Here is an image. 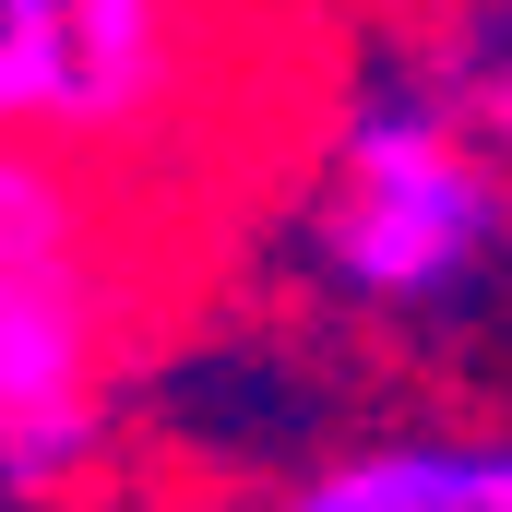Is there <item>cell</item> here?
Listing matches in <instances>:
<instances>
[{
  "label": "cell",
  "instance_id": "obj_5",
  "mask_svg": "<svg viewBox=\"0 0 512 512\" xmlns=\"http://www.w3.org/2000/svg\"><path fill=\"white\" fill-rule=\"evenodd\" d=\"M441 96H453V120L512 167V36H489L477 60H453V72H441Z\"/></svg>",
  "mask_w": 512,
  "mask_h": 512
},
{
  "label": "cell",
  "instance_id": "obj_3",
  "mask_svg": "<svg viewBox=\"0 0 512 512\" xmlns=\"http://www.w3.org/2000/svg\"><path fill=\"white\" fill-rule=\"evenodd\" d=\"M120 441V286L96 251L0 262V489L72 501Z\"/></svg>",
  "mask_w": 512,
  "mask_h": 512
},
{
  "label": "cell",
  "instance_id": "obj_1",
  "mask_svg": "<svg viewBox=\"0 0 512 512\" xmlns=\"http://www.w3.org/2000/svg\"><path fill=\"white\" fill-rule=\"evenodd\" d=\"M512 227V167L453 120L441 84H382L334 131L310 251L358 310H441L465 298Z\"/></svg>",
  "mask_w": 512,
  "mask_h": 512
},
{
  "label": "cell",
  "instance_id": "obj_4",
  "mask_svg": "<svg viewBox=\"0 0 512 512\" xmlns=\"http://www.w3.org/2000/svg\"><path fill=\"white\" fill-rule=\"evenodd\" d=\"M239 512H512V441H465V429H393L358 441L286 489H262Z\"/></svg>",
  "mask_w": 512,
  "mask_h": 512
},
{
  "label": "cell",
  "instance_id": "obj_2",
  "mask_svg": "<svg viewBox=\"0 0 512 512\" xmlns=\"http://www.w3.org/2000/svg\"><path fill=\"white\" fill-rule=\"evenodd\" d=\"M203 84V0H0V131L131 155Z\"/></svg>",
  "mask_w": 512,
  "mask_h": 512
}]
</instances>
